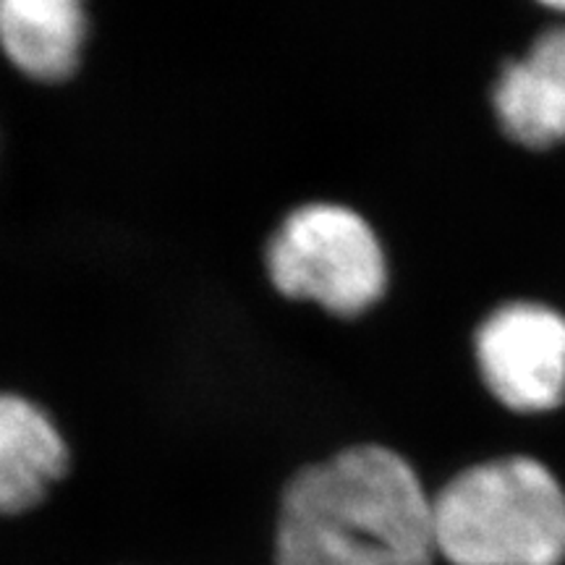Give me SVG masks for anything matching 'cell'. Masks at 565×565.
<instances>
[{
    "label": "cell",
    "instance_id": "6da1fadb",
    "mask_svg": "<svg viewBox=\"0 0 565 565\" xmlns=\"http://www.w3.org/2000/svg\"><path fill=\"white\" fill-rule=\"evenodd\" d=\"M433 498L383 445H353L286 484L278 565H433Z\"/></svg>",
    "mask_w": 565,
    "mask_h": 565
},
{
    "label": "cell",
    "instance_id": "7a4b0ae2",
    "mask_svg": "<svg viewBox=\"0 0 565 565\" xmlns=\"http://www.w3.org/2000/svg\"><path fill=\"white\" fill-rule=\"evenodd\" d=\"M435 550L450 565H561L565 492L547 466L513 456L471 466L433 498Z\"/></svg>",
    "mask_w": 565,
    "mask_h": 565
},
{
    "label": "cell",
    "instance_id": "3957f363",
    "mask_svg": "<svg viewBox=\"0 0 565 565\" xmlns=\"http://www.w3.org/2000/svg\"><path fill=\"white\" fill-rule=\"evenodd\" d=\"M265 257L282 296L315 301L338 317L364 315L387 286L385 254L372 225L343 204L312 202L288 212Z\"/></svg>",
    "mask_w": 565,
    "mask_h": 565
},
{
    "label": "cell",
    "instance_id": "277c9868",
    "mask_svg": "<svg viewBox=\"0 0 565 565\" xmlns=\"http://www.w3.org/2000/svg\"><path fill=\"white\" fill-rule=\"evenodd\" d=\"M477 362L500 404L540 414L565 398V317L532 301H513L477 330Z\"/></svg>",
    "mask_w": 565,
    "mask_h": 565
},
{
    "label": "cell",
    "instance_id": "5b68a950",
    "mask_svg": "<svg viewBox=\"0 0 565 565\" xmlns=\"http://www.w3.org/2000/svg\"><path fill=\"white\" fill-rule=\"evenodd\" d=\"M492 105L519 145L545 150L565 139V26L540 34L524 58L508 63Z\"/></svg>",
    "mask_w": 565,
    "mask_h": 565
},
{
    "label": "cell",
    "instance_id": "8992f818",
    "mask_svg": "<svg viewBox=\"0 0 565 565\" xmlns=\"http://www.w3.org/2000/svg\"><path fill=\"white\" fill-rule=\"evenodd\" d=\"M66 469V440L45 408L0 391V515L40 505Z\"/></svg>",
    "mask_w": 565,
    "mask_h": 565
},
{
    "label": "cell",
    "instance_id": "52a82bcc",
    "mask_svg": "<svg viewBox=\"0 0 565 565\" xmlns=\"http://www.w3.org/2000/svg\"><path fill=\"white\" fill-rule=\"evenodd\" d=\"M84 38L87 13L76 0H0V47L32 79H66Z\"/></svg>",
    "mask_w": 565,
    "mask_h": 565
},
{
    "label": "cell",
    "instance_id": "ba28073f",
    "mask_svg": "<svg viewBox=\"0 0 565 565\" xmlns=\"http://www.w3.org/2000/svg\"><path fill=\"white\" fill-rule=\"evenodd\" d=\"M547 9H553V11H561V13H565V0H561V3H547Z\"/></svg>",
    "mask_w": 565,
    "mask_h": 565
}]
</instances>
